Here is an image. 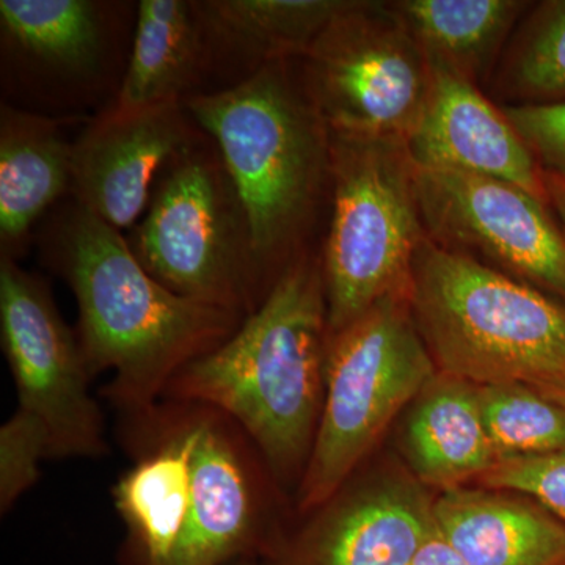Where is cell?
I'll use <instances>...</instances> for the list:
<instances>
[{"label": "cell", "mask_w": 565, "mask_h": 565, "mask_svg": "<svg viewBox=\"0 0 565 565\" xmlns=\"http://www.w3.org/2000/svg\"><path fill=\"white\" fill-rule=\"evenodd\" d=\"M500 82L522 104L565 102V0L534 9L509 51Z\"/></svg>", "instance_id": "23"}, {"label": "cell", "mask_w": 565, "mask_h": 565, "mask_svg": "<svg viewBox=\"0 0 565 565\" xmlns=\"http://www.w3.org/2000/svg\"><path fill=\"white\" fill-rule=\"evenodd\" d=\"M546 180L565 184V102L503 107Z\"/></svg>", "instance_id": "26"}, {"label": "cell", "mask_w": 565, "mask_h": 565, "mask_svg": "<svg viewBox=\"0 0 565 565\" xmlns=\"http://www.w3.org/2000/svg\"><path fill=\"white\" fill-rule=\"evenodd\" d=\"M51 457L46 427L17 408L0 429V511L7 514L21 494L35 486L41 460Z\"/></svg>", "instance_id": "24"}, {"label": "cell", "mask_w": 565, "mask_h": 565, "mask_svg": "<svg viewBox=\"0 0 565 565\" xmlns=\"http://www.w3.org/2000/svg\"><path fill=\"white\" fill-rule=\"evenodd\" d=\"M305 90L330 134L407 141L433 70L392 6L351 0L305 54Z\"/></svg>", "instance_id": "8"}, {"label": "cell", "mask_w": 565, "mask_h": 565, "mask_svg": "<svg viewBox=\"0 0 565 565\" xmlns=\"http://www.w3.org/2000/svg\"><path fill=\"white\" fill-rule=\"evenodd\" d=\"M478 486L530 494L565 523V452L503 460Z\"/></svg>", "instance_id": "25"}, {"label": "cell", "mask_w": 565, "mask_h": 565, "mask_svg": "<svg viewBox=\"0 0 565 565\" xmlns=\"http://www.w3.org/2000/svg\"><path fill=\"white\" fill-rule=\"evenodd\" d=\"M433 490L403 460L364 462L266 565H407L435 533Z\"/></svg>", "instance_id": "11"}, {"label": "cell", "mask_w": 565, "mask_h": 565, "mask_svg": "<svg viewBox=\"0 0 565 565\" xmlns=\"http://www.w3.org/2000/svg\"><path fill=\"white\" fill-rule=\"evenodd\" d=\"M128 244L147 273L178 296L252 313L259 269L217 147L196 140L163 167Z\"/></svg>", "instance_id": "7"}, {"label": "cell", "mask_w": 565, "mask_h": 565, "mask_svg": "<svg viewBox=\"0 0 565 565\" xmlns=\"http://www.w3.org/2000/svg\"><path fill=\"white\" fill-rule=\"evenodd\" d=\"M429 62V99L407 139L415 166L508 181L550 203L544 173L504 110L473 81Z\"/></svg>", "instance_id": "14"}, {"label": "cell", "mask_w": 565, "mask_h": 565, "mask_svg": "<svg viewBox=\"0 0 565 565\" xmlns=\"http://www.w3.org/2000/svg\"><path fill=\"white\" fill-rule=\"evenodd\" d=\"M351 0H207L195 2L210 57L236 55L256 65L310 51Z\"/></svg>", "instance_id": "20"}, {"label": "cell", "mask_w": 565, "mask_h": 565, "mask_svg": "<svg viewBox=\"0 0 565 565\" xmlns=\"http://www.w3.org/2000/svg\"><path fill=\"white\" fill-rule=\"evenodd\" d=\"M437 373L408 294L379 300L329 337L321 419L297 489L300 514L329 500L367 462L388 427Z\"/></svg>", "instance_id": "5"}, {"label": "cell", "mask_w": 565, "mask_h": 565, "mask_svg": "<svg viewBox=\"0 0 565 565\" xmlns=\"http://www.w3.org/2000/svg\"><path fill=\"white\" fill-rule=\"evenodd\" d=\"M424 232L565 302V233L548 202L494 178L416 167Z\"/></svg>", "instance_id": "9"}, {"label": "cell", "mask_w": 565, "mask_h": 565, "mask_svg": "<svg viewBox=\"0 0 565 565\" xmlns=\"http://www.w3.org/2000/svg\"><path fill=\"white\" fill-rule=\"evenodd\" d=\"M531 386H534L539 393L544 394L548 399L555 401V403L565 407V379L563 381L550 382V384Z\"/></svg>", "instance_id": "29"}, {"label": "cell", "mask_w": 565, "mask_h": 565, "mask_svg": "<svg viewBox=\"0 0 565 565\" xmlns=\"http://www.w3.org/2000/svg\"><path fill=\"white\" fill-rule=\"evenodd\" d=\"M210 58L195 2L141 0L131 55L111 106L128 110L184 103Z\"/></svg>", "instance_id": "19"}, {"label": "cell", "mask_w": 565, "mask_h": 565, "mask_svg": "<svg viewBox=\"0 0 565 565\" xmlns=\"http://www.w3.org/2000/svg\"><path fill=\"white\" fill-rule=\"evenodd\" d=\"M73 143L43 115L0 109V245L14 259L32 226L71 192Z\"/></svg>", "instance_id": "17"}, {"label": "cell", "mask_w": 565, "mask_h": 565, "mask_svg": "<svg viewBox=\"0 0 565 565\" xmlns=\"http://www.w3.org/2000/svg\"><path fill=\"white\" fill-rule=\"evenodd\" d=\"M546 191H548L550 206L563 226L565 233V184L553 180H546Z\"/></svg>", "instance_id": "28"}, {"label": "cell", "mask_w": 565, "mask_h": 565, "mask_svg": "<svg viewBox=\"0 0 565 565\" xmlns=\"http://www.w3.org/2000/svg\"><path fill=\"white\" fill-rule=\"evenodd\" d=\"M185 107L221 152L256 266H269L291 250L330 180L329 128L286 61L267 63L225 90L191 95Z\"/></svg>", "instance_id": "3"}, {"label": "cell", "mask_w": 565, "mask_h": 565, "mask_svg": "<svg viewBox=\"0 0 565 565\" xmlns=\"http://www.w3.org/2000/svg\"><path fill=\"white\" fill-rule=\"evenodd\" d=\"M408 302L438 371L476 385L565 379V302L424 237Z\"/></svg>", "instance_id": "4"}, {"label": "cell", "mask_w": 565, "mask_h": 565, "mask_svg": "<svg viewBox=\"0 0 565 565\" xmlns=\"http://www.w3.org/2000/svg\"><path fill=\"white\" fill-rule=\"evenodd\" d=\"M434 516L465 565H565V523L530 494L459 487L437 493Z\"/></svg>", "instance_id": "15"}, {"label": "cell", "mask_w": 565, "mask_h": 565, "mask_svg": "<svg viewBox=\"0 0 565 565\" xmlns=\"http://www.w3.org/2000/svg\"><path fill=\"white\" fill-rule=\"evenodd\" d=\"M333 214L323 250L329 337L408 294L424 232L407 141L330 134Z\"/></svg>", "instance_id": "6"}, {"label": "cell", "mask_w": 565, "mask_h": 565, "mask_svg": "<svg viewBox=\"0 0 565 565\" xmlns=\"http://www.w3.org/2000/svg\"><path fill=\"white\" fill-rule=\"evenodd\" d=\"M107 7L93 0H0L3 57L35 76L93 79L109 46Z\"/></svg>", "instance_id": "18"}, {"label": "cell", "mask_w": 565, "mask_h": 565, "mask_svg": "<svg viewBox=\"0 0 565 565\" xmlns=\"http://www.w3.org/2000/svg\"><path fill=\"white\" fill-rule=\"evenodd\" d=\"M401 423L403 462L433 492L478 484L498 463L473 382L438 371Z\"/></svg>", "instance_id": "16"}, {"label": "cell", "mask_w": 565, "mask_h": 565, "mask_svg": "<svg viewBox=\"0 0 565 565\" xmlns=\"http://www.w3.org/2000/svg\"><path fill=\"white\" fill-rule=\"evenodd\" d=\"M43 250L76 296L88 373L111 371L107 397L131 415L156 405L185 364L228 340L244 321L170 291L117 228L77 202L51 223Z\"/></svg>", "instance_id": "1"}, {"label": "cell", "mask_w": 565, "mask_h": 565, "mask_svg": "<svg viewBox=\"0 0 565 565\" xmlns=\"http://www.w3.org/2000/svg\"><path fill=\"white\" fill-rule=\"evenodd\" d=\"M230 565H262L256 563L255 557H245V559L236 561V563Z\"/></svg>", "instance_id": "30"}, {"label": "cell", "mask_w": 565, "mask_h": 565, "mask_svg": "<svg viewBox=\"0 0 565 565\" xmlns=\"http://www.w3.org/2000/svg\"><path fill=\"white\" fill-rule=\"evenodd\" d=\"M407 565H465L452 546L435 530L429 541L416 552Z\"/></svg>", "instance_id": "27"}, {"label": "cell", "mask_w": 565, "mask_h": 565, "mask_svg": "<svg viewBox=\"0 0 565 565\" xmlns=\"http://www.w3.org/2000/svg\"><path fill=\"white\" fill-rule=\"evenodd\" d=\"M327 299L322 267H286L221 345L174 375L163 397L228 416L278 482L302 479L326 390Z\"/></svg>", "instance_id": "2"}, {"label": "cell", "mask_w": 565, "mask_h": 565, "mask_svg": "<svg viewBox=\"0 0 565 565\" xmlns=\"http://www.w3.org/2000/svg\"><path fill=\"white\" fill-rule=\"evenodd\" d=\"M429 61L476 81L492 65L526 2L403 0L390 3Z\"/></svg>", "instance_id": "21"}, {"label": "cell", "mask_w": 565, "mask_h": 565, "mask_svg": "<svg viewBox=\"0 0 565 565\" xmlns=\"http://www.w3.org/2000/svg\"><path fill=\"white\" fill-rule=\"evenodd\" d=\"M498 462L565 452V407L523 382L478 385Z\"/></svg>", "instance_id": "22"}, {"label": "cell", "mask_w": 565, "mask_h": 565, "mask_svg": "<svg viewBox=\"0 0 565 565\" xmlns=\"http://www.w3.org/2000/svg\"><path fill=\"white\" fill-rule=\"evenodd\" d=\"M0 337L18 392V408L39 418L51 457L106 452L103 416L93 399L79 340L36 275L0 259Z\"/></svg>", "instance_id": "10"}, {"label": "cell", "mask_w": 565, "mask_h": 565, "mask_svg": "<svg viewBox=\"0 0 565 565\" xmlns=\"http://www.w3.org/2000/svg\"><path fill=\"white\" fill-rule=\"evenodd\" d=\"M188 405L199 512L167 565H230L266 556L275 537L267 526L264 476L247 448L250 440L221 412Z\"/></svg>", "instance_id": "13"}, {"label": "cell", "mask_w": 565, "mask_h": 565, "mask_svg": "<svg viewBox=\"0 0 565 565\" xmlns=\"http://www.w3.org/2000/svg\"><path fill=\"white\" fill-rule=\"evenodd\" d=\"M184 103L141 109L110 106L73 141L74 202L120 232L150 204L159 173L199 139Z\"/></svg>", "instance_id": "12"}]
</instances>
